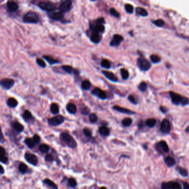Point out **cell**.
I'll list each match as a JSON object with an SVG mask.
<instances>
[{
  "mask_svg": "<svg viewBox=\"0 0 189 189\" xmlns=\"http://www.w3.org/2000/svg\"><path fill=\"white\" fill-rule=\"evenodd\" d=\"M12 127L15 130L18 132H22L24 130V127L21 123L17 122H15L12 124Z\"/></svg>",
  "mask_w": 189,
  "mask_h": 189,
  "instance_id": "603a6c76",
  "label": "cell"
},
{
  "mask_svg": "<svg viewBox=\"0 0 189 189\" xmlns=\"http://www.w3.org/2000/svg\"><path fill=\"white\" fill-rule=\"evenodd\" d=\"M0 148H1L0 149V154H1V155H6V151L5 149L2 146H1Z\"/></svg>",
  "mask_w": 189,
  "mask_h": 189,
  "instance_id": "680465c9",
  "label": "cell"
},
{
  "mask_svg": "<svg viewBox=\"0 0 189 189\" xmlns=\"http://www.w3.org/2000/svg\"><path fill=\"white\" fill-rule=\"evenodd\" d=\"M1 143H2V142H3V135H2V134H1Z\"/></svg>",
  "mask_w": 189,
  "mask_h": 189,
  "instance_id": "be15d7a7",
  "label": "cell"
},
{
  "mask_svg": "<svg viewBox=\"0 0 189 189\" xmlns=\"http://www.w3.org/2000/svg\"><path fill=\"white\" fill-rule=\"evenodd\" d=\"M164 161L165 164L168 167H172L176 164V161L171 156H168L165 158Z\"/></svg>",
  "mask_w": 189,
  "mask_h": 189,
  "instance_id": "d6986e66",
  "label": "cell"
},
{
  "mask_svg": "<svg viewBox=\"0 0 189 189\" xmlns=\"http://www.w3.org/2000/svg\"><path fill=\"white\" fill-rule=\"evenodd\" d=\"M128 100H129L131 103L134 104H138V101L136 99V98L132 95H130L128 97Z\"/></svg>",
  "mask_w": 189,
  "mask_h": 189,
  "instance_id": "f907efd6",
  "label": "cell"
},
{
  "mask_svg": "<svg viewBox=\"0 0 189 189\" xmlns=\"http://www.w3.org/2000/svg\"><path fill=\"white\" fill-rule=\"evenodd\" d=\"M45 160L48 162H51L53 160V157L52 156L51 154H47V155L45 156Z\"/></svg>",
  "mask_w": 189,
  "mask_h": 189,
  "instance_id": "f5cc1de1",
  "label": "cell"
},
{
  "mask_svg": "<svg viewBox=\"0 0 189 189\" xmlns=\"http://www.w3.org/2000/svg\"><path fill=\"white\" fill-rule=\"evenodd\" d=\"M123 40V37L119 35H114L113 39L110 43L111 46L116 47L118 46Z\"/></svg>",
  "mask_w": 189,
  "mask_h": 189,
  "instance_id": "5bb4252c",
  "label": "cell"
},
{
  "mask_svg": "<svg viewBox=\"0 0 189 189\" xmlns=\"http://www.w3.org/2000/svg\"><path fill=\"white\" fill-rule=\"evenodd\" d=\"M97 120H98V117L95 114H94V113H92V114L89 115V120L90 121V122L95 123L96 122H97Z\"/></svg>",
  "mask_w": 189,
  "mask_h": 189,
  "instance_id": "c3c4849f",
  "label": "cell"
},
{
  "mask_svg": "<svg viewBox=\"0 0 189 189\" xmlns=\"http://www.w3.org/2000/svg\"><path fill=\"white\" fill-rule=\"evenodd\" d=\"M90 40L94 43L98 44L100 42V37L98 33H94L90 37Z\"/></svg>",
  "mask_w": 189,
  "mask_h": 189,
  "instance_id": "d4e9b609",
  "label": "cell"
},
{
  "mask_svg": "<svg viewBox=\"0 0 189 189\" xmlns=\"http://www.w3.org/2000/svg\"><path fill=\"white\" fill-rule=\"evenodd\" d=\"M7 105L11 108H15L18 105V101L14 98H10L7 100Z\"/></svg>",
  "mask_w": 189,
  "mask_h": 189,
  "instance_id": "cb8c5ba5",
  "label": "cell"
},
{
  "mask_svg": "<svg viewBox=\"0 0 189 189\" xmlns=\"http://www.w3.org/2000/svg\"><path fill=\"white\" fill-rule=\"evenodd\" d=\"M132 119L130 118H126L123 120L122 124L124 127H129L132 123Z\"/></svg>",
  "mask_w": 189,
  "mask_h": 189,
  "instance_id": "60d3db41",
  "label": "cell"
},
{
  "mask_svg": "<svg viewBox=\"0 0 189 189\" xmlns=\"http://www.w3.org/2000/svg\"><path fill=\"white\" fill-rule=\"evenodd\" d=\"M99 189H107V188L106 187H101Z\"/></svg>",
  "mask_w": 189,
  "mask_h": 189,
  "instance_id": "e7e4bbea",
  "label": "cell"
},
{
  "mask_svg": "<svg viewBox=\"0 0 189 189\" xmlns=\"http://www.w3.org/2000/svg\"><path fill=\"white\" fill-rule=\"evenodd\" d=\"M125 9L128 13H132L134 11L133 6L130 4H126L125 5Z\"/></svg>",
  "mask_w": 189,
  "mask_h": 189,
  "instance_id": "ee69618b",
  "label": "cell"
},
{
  "mask_svg": "<svg viewBox=\"0 0 189 189\" xmlns=\"http://www.w3.org/2000/svg\"><path fill=\"white\" fill-rule=\"evenodd\" d=\"M92 94L93 95L95 96L96 97H99L101 99H107V94L105 93L104 91L103 90L100 89L99 88H96L94 89L93 90H92Z\"/></svg>",
  "mask_w": 189,
  "mask_h": 189,
  "instance_id": "4fadbf2b",
  "label": "cell"
},
{
  "mask_svg": "<svg viewBox=\"0 0 189 189\" xmlns=\"http://www.w3.org/2000/svg\"><path fill=\"white\" fill-rule=\"evenodd\" d=\"M72 6V2L70 1V0H67V1L63 2L60 5L59 7V10L60 12L62 13L66 12L70 10Z\"/></svg>",
  "mask_w": 189,
  "mask_h": 189,
  "instance_id": "8fae6325",
  "label": "cell"
},
{
  "mask_svg": "<svg viewBox=\"0 0 189 189\" xmlns=\"http://www.w3.org/2000/svg\"><path fill=\"white\" fill-rule=\"evenodd\" d=\"M33 139L34 140V141H35L36 144H38V143H40V141H41L40 137H39L38 135H37V134H35V135L33 136Z\"/></svg>",
  "mask_w": 189,
  "mask_h": 189,
  "instance_id": "db71d44e",
  "label": "cell"
},
{
  "mask_svg": "<svg viewBox=\"0 0 189 189\" xmlns=\"http://www.w3.org/2000/svg\"><path fill=\"white\" fill-rule=\"evenodd\" d=\"M27 169H28L27 166L24 163H21L20 165H19V166H18L19 171H20V172L22 174H25L27 172Z\"/></svg>",
  "mask_w": 189,
  "mask_h": 189,
  "instance_id": "74e56055",
  "label": "cell"
},
{
  "mask_svg": "<svg viewBox=\"0 0 189 189\" xmlns=\"http://www.w3.org/2000/svg\"><path fill=\"white\" fill-rule=\"evenodd\" d=\"M62 68L65 70L66 72H67V73L68 74H72L73 73H75L76 72H75V70L73 69V68L70 66H68V65H65L62 66Z\"/></svg>",
  "mask_w": 189,
  "mask_h": 189,
  "instance_id": "484cf974",
  "label": "cell"
},
{
  "mask_svg": "<svg viewBox=\"0 0 189 189\" xmlns=\"http://www.w3.org/2000/svg\"><path fill=\"white\" fill-rule=\"evenodd\" d=\"M83 133L87 137H90L92 136V131H90V130H89L88 128H84L83 129Z\"/></svg>",
  "mask_w": 189,
  "mask_h": 189,
  "instance_id": "681fc988",
  "label": "cell"
},
{
  "mask_svg": "<svg viewBox=\"0 0 189 189\" xmlns=\"http://www.w3.org/2000/svg\"><path fill=\"white\" fill-rule=\"evenodd\" d=\"M14 82L12 79L5 78L2 79L1 81V85L2 87L6 90H9L14 85Z\"/></svg>",
  "mask_w": 189,
  "mask_h": 189,
  "instance_id": "30bf717a",
  "label": "cell"
},
{
  "mask_svg": "<svg viewBox=\"0 0 189 189\" xmlns=\"http://www.w3.org/2000/svg\"><path fill=\"white\" fill-rule=\"evenodd\" d=\"M48 16L52 20L58 21L61 20L64 17V14L61 12H52L48 14Z\"/></svg>",
  "mask_w": 189,
  "mask_h": 189,
  "instance_id": "2e32d148",
  "label": "cell"
},
{
  "mask_svg": "<svg viewBox=\"0 0 189 189\" xmlns=\"http://www.w3.org/2000/svg\"><path fill=\"white\" fill-rule=\"evenodd\" d=\"M64 120H65V118L62 115H59L48 119V123L50 125L56 127L62 124L64 122Z\"/></svg>",
  "mask_w": 189,
  "mask_h": 189,
  "instance_id": "277c9868",
  "label": "cell"
},
{
  "mask_svg": "<svg viewBox=\"0 0 189 189\" xmlns=\"http://www.w3.org/2000/svg\"><path fill=\"white\" fill-rule=\"evenodd\" d=\"M104 22H105V21L103 18H100L99 19H98L96 21V23L98 25H102L103 23H104Z\"/></svg>",
  "mask_w": 189,
  "mask_h": 189,
  "instance_id": "6f0895ef",
  "label": "cell"
},
{
  "mask_svg": "<svg viewBox=\"0 0 189 189\" xmlns=\"http://www.w3.org/2000/svg\"><path fill=\"white\" fill-rule=\"evenodd\" d=\"M23 118L26 121H29L33 118V116L29 111H25L23 114Z\"/></svg>",
  "mask_w": 189,
  "mask_h": 189,
  "instance_id": "1f68e13d",
  "label": "cell"
},
{
  "mask_svg": "<svg viewBox=\"0 0 189 189\" xmlns=\"http://www.w3.org/2000/svg\"><path fill=\"white\" fill-rule=\"evenodd\" d=\"M36 62L38 64V65L40 66V67H42V68H45L46 66V63L43 61L42 59H40V58H37L36 59Z\"/></svg>",
  "mask_w": 189,
  "mask_h": 189,
  "instance_id": "7dc6e473",
  "label": "cell"
},
{
  "mask_svg": "<svg viewBox=\"0 0 189 189\" xmlns=\"http://www.w3.org/2000/svg\"><path fill=\"white\" fill-rule=\"evenodd\" d=\"M67 111L70 114H74L77 112V107L73 103H68L66 106Z\"/></svg>",
  "mask_w": 189,
  "mask_h": 189,
  "instance_id": "ffe728a7",
  "label": "cell"
},
{
  "mask_svg": "<svg viewBox=\"0 0 189 189\" xmlns=\"http://www.w3.org/2000/svg\"><path fill=\"white\" fill-rule=\"evenodd\" d=\"M135 12L137 14L143 17H146L148 16V12L145 9L142 7H137L135 9Z\"/></svg>",
  "mask_w": 189,
  "mask_h": 189,
  "instance_id": "44dd1931",
  "label": "cell"
},
{
  "mask_svg": "<svg viewBox=\"0 0 189 189\" xmlns=\"http://www.w3.org/2000/svg\"><path fill=\"white\" fill-rule=\"evenodd\" d=\"M160 130L164 133H169L171 130V124L169 120L165 119L162 121L160 124Z\"/></svg>",
  "mask_w": 189,
  "mask_h": 189,
  "instance_id": "ba28073f",
  "label": "cell"
},
{
  "mask_svg": "<svg viewBox=\"0 0 189 189\" xmlns=\"http://www.w3.org/2000/svg\"><path fill=\"white\" fill-rule=\"evenodd\" d=\"M25 143L29 148H33L35 144H36L34 140L31 138H26L25 140Z\"/></svg>",
  "mask_w": 189,
  "mask_h": 189,
  "instance_id": "f546056e",
  "label": "cell"
},
{
  "mask_svg": "<svg viewBox=\"0 0 189 189\" xmlns=\"http://www.w3.org/2000/svg\"><path fill=\"white\" fill-rule=\"evenodd\" d=\"M1 166V174H3L4 173V169H3V168L2 166Z\"/></svg>",
  "mask_w": 189,
  "mask_h": 189,
  "instance_id": "6125c7cd",
  "label": "cell"
},
{
  "mask_svg": "<svg viewBox=\"0 0 189 189\" xmlns=\"http://www.w3.org/2000/svg\"><path fill=\"white\" fill-rule=\"evenodd\" d=\"M23 21L25 23H37L40 21V17L36 13L31 12L25 15Z\"/></svg>",
  "mask_w": 189,
  "mask_h": 189,
  "instance_id": "7a4b0ae2",
  "label": "cell"
},
{
  "mask_svg": "<svg viewBox=\"0 0 189 189\" xmlns=\"http://www.w3.org/2000/svg\"><path fill=\"white\" fill-rule=\"evenodd\" d=\"M169 93L173 104L175 105H179L180 104H181L183 99L182 96L174 92H170Z\"/></svg>",
  "mask_w": 189,
  "mask_h": 189,
  "instance_id": "9c48e42d",
  "label": "cell"
},
{
  "mask_svg": "<svg viewBox=\"0 0 189 189\" xmlns=\"http://www.w3.org/2000/svg\"><path fill=\"white\" fill-rule=\"evenodd\" d=\"M39 150L40 152L42 153H47L49 150H50V147L47 144H42L39 146Z\"/></svg>",
  "mask_w": 189,
  "mask_h": 189,
  "instance_id": "836d02e7",
  "label": "cell"
},
{
  "mask_svg": "<svg viewBox=\"0 0 189 189\" xmlns=\"http://www.w3.org/2000/svg\"><path fill=\"white\" fill-rule=\"evenodd\" d=\"M153 23L156 26H157V27H161L165 25L164 21L162 20H161V19L154 21L153 22Z\"/></svg>",
  "mask_w": 189,
  "mask_h": 189,
  "instance_id": "b9f144b4",
  "label": "cell"
},
{
  "mask_svg": "<svg viewBox=\"0 0 189 189\" xmlns=\"http://www.w3.org/2000/svg\"><path fill=\"white\" fill-rule=\"evenodd\" d=\"M150 60L153 63H158L161 61V58L157 55L153 54L150 56Z\"/></svg>",
  "mask_w": 189,
  "mask_h": 189,
  "instance_id": "f35d334b",
  "label": "cell"
},
{
  "mask_svg": "<svg viewBox=\"0 0 189 189\" xmlns=\"http://www.w3.org/2000/svg\"><path fill=\"white\" fill-rule=\"evenodd\" d=\"M189 103V100L188 99H187V98H186V97H183V101H182V103H181V104H182L183 105H186L187 104H188Z\"/></svg>",
  "mask_w": 189,
  "mask_h": 189,
  "instance_id": "9f6ffc18",
  "label": "cell"
},
{
  "mask_svg": "<svg viewBox=\"0 0 189 189\" xmlns=\"http://www.w3.org/2000/svg\"><path fill=\"white\" fill-rule=\"evenodd\" d=\"M161 189H181V186L179 183L170 181L162 183Z\"/></svg>",
  "mask_w": 189,
  "mask_h": 189,
  "instance_id": "8992f818",
  "label": "cell"
},
{
  "mask_svg": "<svg viewBox=\"0 0 189 189\" xmlns=\"http://www.w3.org/2000/svg\"><path fill=\"white\" fill-rule=\"evenodd\" d=\"M99 132L101 135H103V136H108V135H109V133H110V131H109L108 128L106 127H104V126L99 128Z\"/></svg>",
  "mask_w": 189,
  "mask_h": 189,
  "instance_id": "83f0119b",
  "label": "cell"
},
{
  "mask_svg": "<svg viewBox=\"0 0 189 189\" xmlns=\"http://www.w3.org/2000/svg\"><path fill=\"white\" fill-rule=\"evenodd\" d=\"M120 73H121V75H122V77L123 80H127V79H128V78H129V72H128V71L127 70L125 69L124 68L121 69Z\"/></svg>",
  "mask_w": 189,
  "mask_h": 189,
  "instance_id": "8d00e7d4",
  "label": "cell"
},
{
  "mask_svg": "<svg viewBox=\"0 0 189 189\" xmlns=\"http://www.w3.org/2000/svg\"><path fill=\"white\" fill-rule=\"evenodd\" d=\"M110 13L112 16L116 18H119L120 17L119 13L114 8H112L110 9Z\"/></svg>",
  "mask_w": 189,
  "mask_h": 189,
  "instance_id": "f6af8a7d",
  "label": "cell"
},
{
  "mask_svg": "<svg viewBox=\"0 0 189 189\" xmlns=\"http://www.w3.org/2000/svg\"><path fill=\"white\" fill-rule=\"evenodd\" d=\"M145 124L149 128H153L156 124V120L155 119H149L146 121Z\"/></svg>",
  "mask_w": 189,
  "mask_h": 189,
  "instance_id": "d6a6232c",
  "label": "cell"
},
{
  "mask_svg": "<svg viewBox=\"0 0 189 189\" xmlns=\"http://www.w3.org/2000/svg\"><path fill=\"white\" fill-rule=\"evenodd\" d=\"M39 7L43 10L51 12L56 9L55 4L50 2H41L39 3Z\"/></svg>",
  "mask_w": 189,
  "mask_h": 189,
  "instance_id": "5b68a950",
  "label": "cell"
},
{
  "mask_svg": "<svg viewBox=\"0 0 189 189\" xmlns=\"http://www.w3.org/2000/svg\"><path fill=\"white\" fill-rule=\"evenodd\" d=\"M138 89L139 90H140L141 92H145L147 89V84L145 82H141L139 84L138 86Z\"/></svg>",
  "mask_w": 189,
  "mask_h": 189,
  "instance_id": "7bdbcfd3",
  "label": "cell"
},
{
  "mask_svg": "<svg viewBox=\"0 0 189 189\" xmlns=\"http://www.w3.org/2000/svg\"><path fill=\"white\" fill-rule=\"evenodd\" d=\"M102 73L104 74V76L106 77L109 80H110L113 82H118V79L114 73H113L111 72L107 71V70H102Z\"/></svg>",
  "mask_w": 189,
  "mask_h": 189,
  "instance_id": "9a60e30c",
  "label": "cell"
},
{
  "mask_svg": "<svg viewBox=\"0 0 189 189\" xmlns=\"http://www.w3.org/2000/svg\"><path fill=\"white\" fill-rule=\"evenodd\" d=\"M91 86V83L88 81H83L81 84V88L83 90H88Z\"/></svg>",
  "mask_w": 189,
  "mask_h": 189,
  "instance_id": "e575fe53",
  "label": "cell"
},
{
  "mask_svg": "<svg viewBox=\"0 0 189 189\" xmlns=\"http://www.w3.org/2000/svg\"><path fill=\"white\" fill-rule=\"evenodd\" d=\"M160 111L162 113H165L166 112H167V109H166V108L164 107H162V106H161L160 108Z\"/></svg>",
  "mask_w": 189,
  "mask_h": 189,
  "instance_id": "94428289",
  "label": "cell"
},
{
  "mask_svg": "<svg viewBox=\"0 0 189 189\" xmlns=\"http://www.w3.org/2000/svg\"><path fill=\"white\" fill-rule=\"evenodd\" d=\"M7 7L10 12H14L18 9L17 3L13 1H9L7 3Z\"/></svg>",
  "mask_w": 189,
  "mask_h": 189,
  "instance_id": "ac0fdd59",
  "label": "cell"
},
{
  "mask_svg": "<svg viewBox=\"0 0 189 189\" xmlns=\"http://www.w3.org/2000/svg\"><path fill=\"white\" fill-rule=\"evenodd\" d=\"M101 66L102 67L108 69V68H111V63L109 62V60H108L107 59H103L101 62Z\"/></svg>",
  "mask_w": 189,
  "mask_h": 189,
  "instance_id": "ab89813d",
  "label": "cell"
},
{
  "mask_svg": "<svg viewBox=\"0 0 189 189\" xmlns=\"http://www.w3.org/2000/svg\"><path fill=\"white\" fill-rule=\"evenodd\" d=\"M59 111V108L58 105L56 103H53L52 104L51 106V112L53 114H58Z\"/></svg>",
  "mask_w": 189,
  "mask_h": 189,
  "instance_id": "4dcf8cb0",
  "label": "cell"
},
{
  "mask_svg": "<svg viewBox=\"0 0 189 189\" xmlns=\"http://www.w3.org/2000/svg\"><path fill=\"white\" fill-rule=\"evenodd\" d=\"M89 109L88 108H87L86 107H84L81 110V113L83 115H86L89 114Z\"/></svg>",
  "mask_w": 189,
  "mask_h": 189,
  "instance_id": "816d5d0a",
  "label": "cell"
},
{
  "mask_svg": "<svg viewBox=\"0 0 189 189\" xmlns=\"http://www.w3.org/2000/svg\"><path fill=\"white\" fill-rule=\"evenodd\" d=\"M113 109H114V110L118 111L120 113H124V114H134L135 112H133L132 111L129 110V109H128L126 108H122L121 107L118 106V105H115L113 107Z\"/></svg>",
  "mask_w": 189,
  "mask_h": 189,
  "instance_id": "e0dca14e",
  "label": "cell"
},
{
  "mask_svg": "<svg viewBox=\"0 0 189 189\" xmlns=\"http://www.w3.org/2000/svg\"><path fill=\"white\" fill-rule=\"evenodd\" d=\"M68 184L72 187H74L77 186V181L74 178H70L68 180Z\"/></svg>",
  "mask_w": 189,
  "mask_h": 189,
  "instance_id": "bcb514c9",
  "label": "cell"
},
{
  "mask_svg": "<svg viewBox=\"0 0 189 189\" xmlns=\"http://www.w3.org/2000/svg\"><path fill=\"white\" fill-rule=\"evenodd\" d=\"M94 30L96 33H102L104 31L105 27L103 25H97L94 27Z\"/></svg>",
  "mask_w": 189,
  "mask_h": 189,
  "instance_id": "d590c367",
  "label": "cell"
},
{
  "mask_svg": "<svg viewBox=\"0 0 189 189\" xmlns=\"http://www.w3.org/2000/svg\"><path fill=\"white\" fill-rule=\"evenodd\" d=\"M43 182L49 188H50V189H58V187L56 184L50 179H46L43 181Z\"/></svg>",
  "mask_w": 189,
  "mask_h": 189,
  "instance_id": "7402d4cb",
  "label": "cell"
},
{
  "mask_svg": "<svg viewBox=\"0 0 189 189\" xmlns=\"http://www.w3.org/2000/svg\"><path fill=\"white\" fill-rule=\"evenodd\" d=\"M183 189H189V184L186 182L183 183Z\"/></svg>",
  "mask_w": 189,
  "mask_h": 189,
  "instance_id": "91938a15",
  "label": "cell"
},
{
  "mask_svg": "<svg viewBox=\"0 0 189 189\" xmlns=\"http://www.w3.org/2000/svg\"><path fill=\"white\" fill-rule=\"evenodd\" d=\"M176 169L182 176L187 177L188 176V172L186 169L181 168V167H180V166H177V167L176 168Z\"/></svg>",
  "mask_w": 189,
  "mask_h": 189,
  "instance_id": "4316f807",
  "label": "cell"
},
{
  "mask_svg": "<svg viewBox=\"0 0 189 189\" xmlns=\"http://www.w3.org/2000/svg\"><path fill=\"white\" fill-rule=\"evenodd\" d=\"M137 65L139 68L142 71L148 70L151 67V64L145 58L140 57L137 59Z\"/></svg>",
  "mask_w": 189,
  "mask_h": 189,
  "instance_id": "3957f363",
  "label": "cell"
},
{
  "mask_svg": "<svg viewBox=\"0 0 189 189\" xmlns=\"http://www.w3.org/2000/svg\"><path fill=\"white\" fill-rule=\"evenodd\" d=\"M8 161V159L6 155H1V161L3 164H5Z\"/></svg>",
  "mask_w": 189,
  "mask_h": 189,
  "instance_id": "11a10c76",
  "label": "cell"
},
{
  "mask_svg": "<svg viewBox=\"0 0 189 189\" xmlns=\"http://www.w3.org/2000/svg\"><path fill=\"white\" fill-rule=\"evenodd\" d=\"M60 139L70 148L74 149L77 147V142L69 134L67 133H62L60 135Z\"/></svg>",
  "mask_w": 189,
  "mask_h": 189,
  "instance_id": "6da1fadb",
  "label": "cell"
},
{
  "mask_svg": "<svg viewBox=\"0 0 189 189\" xmlns=\"http://www.w3.org/2000/svg\"><path fill=\"white\" fill-rule=\"evenodd\" d=\"M156 149L159 152L162 153H167L169 151V146L167 143L164 140H161L156 144Z\"/></svg>",
  "mask_w": 189,
  "mask_h": 189,
  "instance_id": "52a82bcc",
  "label": "cell"
},
{
  "mask_svg": "<svg viewBox=\"0 0 189 189\" xmlns=\"http://www.w3.org/2000/svg\"><path fill=\"white\" fill-rule=\"evenodd\" d=\"M43 58L46 59L48 62V63H50V65H54V64L59 63V61L57 59L53 58L49 56H43Z\"/></svg>",
  "mask_w": 189,
  "mask_h": 189,
  "instance_id": "f1b7e54d",
  "label": "cell"
},
{
  "mask_svg": "<svg viewBox=\"0 0 189 189\" xmlns=\"http://www.w3.org/2000/svg\"><path fill=\"white\" fill-rule=\"evenodd\" d=\"M25 158L26 161L33 165L35 166L38 163V158L35 154L27 152L25 154Z\"/></svg>",
  "mask_w": 189,
  "mask_h": 189,
  "instance_id": "7c38bea8",
  "label": "cell"
}]
</instances>
